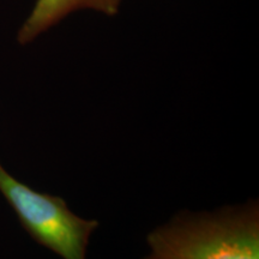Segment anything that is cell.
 I'll list each match as a JSON object with an SVG mask.
<instances>
[{
  "label": "cell",
  "instance_id": "obj_1",
  "mask_svg": "<svg viewBox=\"0 0 259 259\" xmlns=\"http://www.w3.org/2000/svg\"><path fill=\"white\" fill-rule=\"evenodd\" d=\"M162 259H259L257 202L213 212H184L148 234Z\"/></svg>",
  "mask_w": 259,
  "mask_h": 259
},
{
  "label": "cell",
  "instance_id": "obj_2",
  "mask_svg": "<svg viewBox=\"0 0 259 259\" xmlns=\"http://www.w3.org/2000/svg\"><path fill=\"white\" fill-rule=\"evenodd\" d=\"M0 193L38 245L63 259H87L90 236L99 227L96 220L79 218L63 198L30 189L2 164Z\"/></svg>",
  "mask_w": 259,
  "mask_h": 259
},
{
  "label": "cell",
  "instance_id": "obj_3",
  "mask_svg": "<svg viewBox=\"0 0 259 259\" xmlns=\"http://www.w3.org/2000/svg\"><path fill=\"white\" fill-rule=\"evenodd\" d=\"M121 0H36L18 31L19 44L27 45L61 19L78 10H94L107 16L118 14Z\"/></svg>",
  "mask_w": 259,
  "mask_h": 259
},
{
  "label": "cell",
  "instance_id": "obj_4",
  "mask_svg": "<svg viewBox=\"0 0 259 259\" xmlns=\"http://www.w3.org/2000/svg\"><path fill=\"white\" fill-rule=\"evenodd\" d=\"M143 259H162V258L157 257V255H155L154 253H151V252H150V254H148L147 257H144Z\"/></svg>",
  "mask_w": 259,
  "mask_h": 259
}]
</instances>
